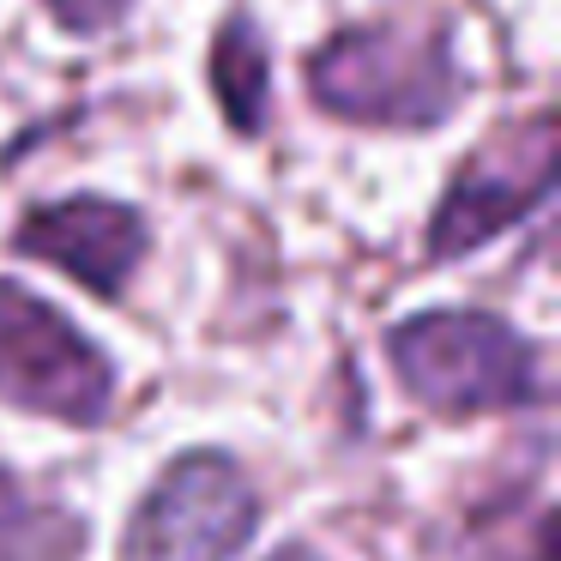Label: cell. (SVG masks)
<instances>
[{
  "label": "cell",
  "instance_id": "6",
  "mask_svg": "<svg viewBox=\"0 0 561 561\" xmlns=\"http://www.w3.org/2000/svg\"><path fill=\"white\" fill-rule=\"evenodd\" d=\"M13 248L79 278L91 296H122L127 278L139 272V260H146V218L122 199L79 194V199L37 206L13 230Z\"/></svg>",
  "mask_w": 561,
  "mask_h": 561
},
{
  "label": "cell",
  "instance_id": "2",
  "mask_svg": "<svg viewBox=\"0 0 561 561\" xmlns=\"http://www.w3.org/2000/svg\"><path fill=\"white\" fill-rule=\"evenodd\" d=\"M387 356L404 392L440 416L507 411V404H531L543 392L537 351L501 314H477V308H428V314L404 320V327H392Z\"/></svg>",
  "mask_w": 561,
  "mask_h": 561
},
{
  "label": "cell",
  "instance_id": "10",
  "mask_svg": "<svg viewBox=\"0 0 561 561\" xmlns=\"http://www.w3.org/2000/svg\"><path fill=\"white\" fill-rule=\"evenodd\" d=\"M272 561H314V556H308V549H296V543H290V549H278V556H272Z\"/></svg>",
  "mask_w": 561,
  "mask_h": 561
},
{
  "label": "cell",
  "instance_id": "4",
  "mask_svg": "<svg viewBox=\"0 0 561 561\" xmlns=\"http://www.w3.org/2000/svg\"><path fill=\"white\" fill-rule=\"evenodd\" d=\"M254 525L260 501L242 465L224 453H187L127 519L122 561H230L254 537Z\"/></svg>",
  "mask_w": 561,
  "mask_h": 561
},
{
  "label": "cell",
  "instance_id": "7",
  "mask_svg": "<svg viewBox=\"0 0 561 561\" xmlns=\"http://www.w3.org/2000/svg\"><path fill=\"white\" fill-rule=\"evenodd\" d=\"M211 91L218 110L230 115L236 134H260L266 127V103H272V55L266 37L254 31V19H224L218 43H211Z\"/></svg>",
  "mask_w": 561,
  "mask_h": 561
},
{
  "label": "cell",
  "instance_id": "1",
  "mask_svg": "<svg viewBox=\"0 0 561 561\" xmlns=\"http://www.w3.org/2000/svg\"><path fill=\"white\" fill-rule=\"evenodd\" d=\"M308 98L363 127H440L459 110L465 79L440 31L363 25L308 55Z\"/></svg>",
  "mask_w": 561,
  "mask_h": 561
},
{
  "label": "cell",
  "instance_id": "5",
  "mask_svg": "<svg viewBox=\"0 0 561 561\" xmlns=\"http://www.w3.org/2000/svg\"><path fill=\"white\" fill-rule=\"evenodd\" d=\"M556 158H561V139L549 115H531L525 127H501L440 194L435 224H428V254L435 260L477 254L501 230L531 218L556 187Z\"/></svg>",
  "mask_w": 561,
  "mask_h": 561
},
{
  "label": "cell",
  "instance_id": "3",
  "mask_svg": "<svg viewBox=\"0 0 561 561\" xmlns=\"http://www.w3.org/2000/svg\"><path fill=\"white\" fill-rule=\"evenodd\" d=\"M0 399L55 423H103L115 368L55 302L0 278Z\"/></svg>",
  "mask_w": 561,
  "mask_h": 561
},
{
  "label": "cell",
  "instance_id": "8",
  "mask_svg": "<svg viewBox=\"0 0 561 561\" xmlns=\"http://www.w3.org/2000/svg\"><path fill=\"white\" fill-rule=\"evenodd\" d=\"M85 525L55 507H31L25 489L0 471V561H79Z\"/></svg>",
  "mask_w": 561,
  "mask_h": 561
},
{
  "label": "cell",
  "instance_id": "9",
  "mask_svg": "<svg viewBox=\"0 0 561 561\" xmlns=\"http://www.w3.org/2000/svg\"><path fill=\"white\" fill-rule=\"evenodd\" d=\"M127 7H134V0H49V13L61 19V31H73V37H98V31L122 25Z\"/></svg>",
  "mask_w": 561,
  "mask_h": 561
}]
</instances>
